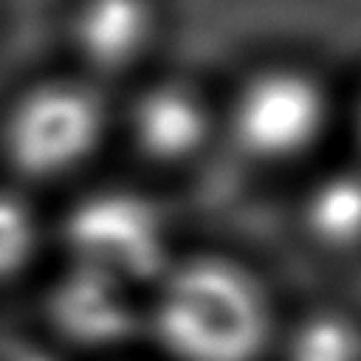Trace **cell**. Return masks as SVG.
I'll return each instance as SVG.
<instances>
[{"label": "cell", "instance_id": "obj_7", "mask_svg": "<svg viewBox=\"0 0 361 361\" xmlns=\"http://www.w3.org/2000/svg\"><path fill=\"white\" fill-rule=\"evenodd\" d=\"M147 0H82L73 17V42L85 62L99 71H124L152 37Z\"/></svg>", "mask_w": 361, "mask_h": 361}, {"label": "cell", "instance_id": "obj_1", "mask_svg": "<svg viewBox=\"0 0 361 361\" xmlns=\"http://www.w3.org/2000/svg\"><path fill=\"white\" fill-rule=\"evenodd\" d=\"M282 313L265 282L223 254L175 257L144 293L155 361H271Z\"/></svg>", "mask_w": 361, "mask_h": 361}, {"label": "cell", "instance_id": "obj_9", "mask_svg": "<svg viewBox=\"0 0 361 361\" xmlns=\"http://www.w3.org/2000/svg\"><path fill=\"white\" fill-rule=\"evenodd\" d=\"M305 228L319 248H361V172L341 169L322 178L305 200Z\"/></svg>", "mask_w": 361, "mask_h": 361}, {"label": "cell", "instance_id": "obj_6", "mask_svg": "<svg viewBox=\"0 0 361 361\" xmlns=\"http://www.w3.org/2000/svg\"><path fill=\"white\" fill-rule=\"evenodd\" d=\"M130 130L152 161L175 164L200 149L209 133V113L200 96L178 82L147 87L130 113Z\"/></svg>", "mask_w": 361, "mask_h": 361}, {"label": "cell", "instance_id": "obj_4", "mask_svg": "<svg viewBox=\"0 0 361 361\" xmlns=\"http://www.w3.org/2000/svg\"><path fill=\"white\" fill-rule=\"evenodd\" d=\"M102 135V107L82 85L54 82L25 93L6 121V149L28 175L54 178L79 166Z\"/></svg>", "mask_w": 361, "mask_h": 361}, {"label": "cell", "instance_id": "obj_2", "mask_svg": "<svg viewBox=\"0 0 361 361\" xmlns=\"http://www.w3.org/2000/svg\"><path fill=\"white\" fill-rule=\"evenodd\" d=\"M68 262L144 290L175 259L158 209L133 192L104 189L82 197L62 223Z\"/></svg>", "mask_w": 361, "mask_h": 361}, {"label": "cell", "instance_id": "obj_8", "mask_svg": "<svg viewBox=\"0 0 361 361\" xmlns=\"http://www.w3.org/2000/svg\"><path fill=\"white\" fill-rule=\"evenodd\" d=\"M271 361H361V319L333 305L282 319Z\"/></svg>", "mask_w": 361, "mask_h": 361}, {"label": "cell", "instance_id": "obj_5", "mask_svg": "<svg viewBox=\"0 0 361 361\" xmlns=\"http://www.w3.org/2000/svg\"><path fill=\"white\" fill-rule=\"evenodd\" d=\"M327 121L324 87L305 71L268 68L234 99L237 144L259 161H288L316 144Z\"/></svg>", "mask_w": 361, "mask_h": 361}, {"label": "cell", "instance_id": "obj_10", "mask_svg": "<svg viewBox=\"0 0 361 361\" xmlns=\"http://www.w3.org/2000/svg\"><path fill=\"white\" fill-rule=\"evenodd\" d=\"M39 220L14 192L0 189V288L31 271L39 254Z\"/></svg>", "mask_w": 361, "mask_h": 361}, {"label": "cell", "instance_id": "obj_3", "mask_svg": "<svg viewBox=\"0 0 361 361\" xmlns=\"http://www.w3.org/2000/svg\"><path fill=\"white\" fill-rule=\"evenodd\" d=\"M48 341L90 361H121L144 341V290L65 265L42 293Z\"/></svg>", "mask_w": 361, "mask_h": 361}, {"label": "cell", "instance_id": "obj_11", "mask_svg": "<svg viewBox=\"0 0 361 361\" xmlns=\"http://www.w3.org/2000/svg\"><path fill=\"white\" fill-rule=\"evenodd\" d=\"M358 138H361V107H358Z\"/></svg>", "mask_w": 361, "mask_h": 361}]
</instances>
